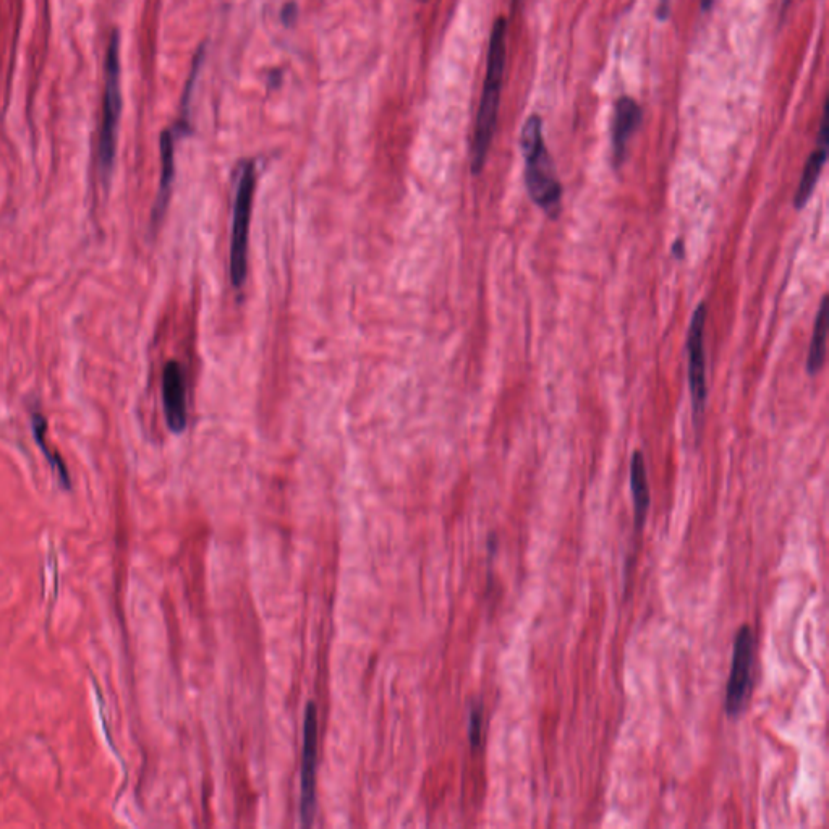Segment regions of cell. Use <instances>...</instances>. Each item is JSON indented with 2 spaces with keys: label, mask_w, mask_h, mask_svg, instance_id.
<instances>
[{
  "label": "cell",
  "mask_w": 829,
  "mask_h": 829,
  "mask_svg": "<svg viewBox=\"0 0 829 829\" xmlns=\"http://www.w3.org/2000/svg\"><path fill=\"white\" fill-rule=\"evenodd\" d=\"M506 36L507 23L504 18L494 22L489 38L488 65H486L485 85L478 107L477 125L472 143V172L480 174L488 158L491 141L498 125L499 103H501L502 83L506 70Z\"/></svg>",
  "instance_id": "cell-1"
},
{
  "label": "cell",
  "mask_w": 829,
  "mask_h": 829,
  "mask_svg": "<svg viewBox=\"0 0 829 829\" xmlns=\"http://www.w3.org/2000/svg\"><path fill=\"white\" fill-rule=\"evenodd\" d=\"M255 164L248 161L240 171L237 192H235L234 219H232V240H230V281L240 289L247 279L248 234H250L251 208L255 196Z\"/></svg>",
  "instance_id": "cell-4"
},
{
  "label": "cell",
  "mask_w": 829,
  "mask_h": 829,
  "mask_svg": "<svg viewBox=\"0 0 829 829\" xmlns=\"http://www.w3.org/2000/svg\"><path fill=\"white\" fill-rule=\"evenodd\" d=\"M161 182L153 208V226H158L171 200L172 183L175 177V133L166 130L161 135Z\"/></svg>",
  "instance_id": "cell-11"
},
{
  "label": "cell",
  "mask_w": 829,
  "mask_h": 829,
  "mask_svg": "<svg viewBox=\"0 0 829 829\" xmlns=\"http://www.w3.org/2000/svg\"><path fill=\"white\" fill-rule=\"evenodd\" d=\"M826 336H828V297H823L818 308L812 342L808 350L807 373L815 376L820 373L826 360Z\"/></svg>",
  "instance_id": "cell-13"
},
{
  "label": "cell",
  "mask_w": 829,
  "mask_h": 829,
  "mask_svg": "<svg viewBox=\"0 0 829 829\" xmlns=\"http://www.w3.org/2000/svg\"><path fill=\"white\" fill-rule=\"evenodd\" d=\"M630 489H632V498H634L635 525L640 530L647 522L651 502L645 457L640 451L634 452L632 462H630Z\"/></svg>",
  "instance_id": "cell-12"
},
{
  "label": "cell",
  "mask_w": 829,
  "mask_h": 829,
  "mask_svg": "<svg viewBox=\"0 0 829 829\" xmlns=\"http://www.w3.org/2000/svg\"><path fill=\"white\" fill-rule=\"evenodd\" d=\"M684 253V242H682V240H677V242L672 245V255L676 256L677 260H684Z\"/></svg>",
  "instance_id": "cell-17"
},
{
  "label": "cell",
  "mask_w": 829,
  "mask_h": 829,
  "mask_svg": "<svg viewBox=\"0 0 829 829\" xmlns=\"http://www.w3.org/2000/svg\"><path fill=\"white\" fill-rule=\"evenodd\" d=\"M643 112L629 96L619 99L614 109L613 128H611V141H613L614 164L621 166L624 162L627 145L630 138L634 137L638 127L642 124Z\"/></svg>",
  "instance_id": "cell-10"
},
{
  "label": "cell",
  "mask_w": 829,
  "mask_h": 829,
  "mask_svg": "<svg viewBox=\"0 0 829 829\" xmlns=\"http://www.w3.org/2000/svg\"><path fill=\"white\" fill-rule=\"evenodd\" d=\"M705 323L706 305L700 303L690 321L689 337H687V353H689V389L692 399L693 421L695 426L703 420L706 402V360H705Z\"/></svg>",
  "instance_id": "cell-6"
},
{
  "label": "cell",
  "mask_w": 829,
  "mask_h": 829,
  "mask_svg": "<svg viewBox=\"0 0 829 829\" xmlns=\"http://www.w3.org/2000/svg\"><path fill=\"white\" fill-rule=\"evenodd\" d=\"M316 745H318V711L310 702L305 711L303 727L302 774H300V818L303 826H311L316 810Z\"/></svg>",
  "instance_id": "cell-7"
},
{
  "label": "cell",
  "mask_w": 829,
  "mask_h": 829,
  "mask_svg": "<svg viewBox=\"0 0 829 829\" xmlns=\"http://www.w3.org/2000/svg\"><path fill=\"white\" fill-rule=\"evenodd\" d=\"M669 0H659L658 18L659 20H666L669 15Z\"/></svg>",
  "instance_id": "cell-18"
},
{
  "label": "cell",
  "mask_w": 829,
  "mask_h": 829,
  "mask_svg": "<svg viewBox=\"0 0 829 829\" xmlns=\"http://www.w3.org/2000/svg\"><path fill=\"white\" fill-rule=\"evenodd\" d=\"M46 426V420H44L43 415H41V413H33V417H31V428H33V436H35L36 443H38L39 449L43 451L47 462H49L51 467L54 468V472H56L57 477H59L62 486H64V488H70V477L69 472H67V467H65V464L62 462L59 455L47 447L46 439H44V434H46Z\"/></svg>",
  "instance_id": "cell-14"
},
{
  "label": "cell",
  "mask_w": 829,
  "mask_h": 829,
  "mask_svg": "<svg viewBox=\"0 0 829 829\" xmlns=\"http://www.w3.org/2000/svg\"><path fill=\"white\" fill-rule=\"evenodd\" d=\"M753 658H755V635L750 625H742L734 638L731 674L726 685L724 710L729 718H737L749 702Z\"/></svg>",
  "instance_id": "cell-5"
},
{
  "label": "cell",
  "mask_w": 829,
  "mask_h": 829,
  "mask_svg": "<svg viewBox=\"0 0 829 829\" xmlns=\"http://www.w3.org/2000/svg\"><path fill=\"white\" fill-rule=\"evenodd\" d=\"M483 737V703H473L468 716V739L472 749H478Z\"/></svg>",
  "instance_id": "cell-15"
},
{
  "label": "cell",
  "mask_w": 829,
  "mask_h": 829,
  "mask_svg": "<svg viewBox=\"0 0 829 829\" xmlns=\"http://www.w3.org/2000/svg\"><path fill=\"white\" fill-rule=\"evenodd\" d=\"M119 31H112L109 46L106 52L104 65V99L103 125L99 137V166L104 177H111L114 167L115 148H117V127H119L120 107V60H119Z\"/></svg>",
  "instance_id": "cell-3"
},
{
  "label": "cell",
  "mask_w": 829,
  "mask_h": 829,
  "mask_svg": "<svg viewBox=\"0 0 829 829\" xmlns=\"http://www.w3.org/2000/svg\"><path fill=\"white\" fill-rule=\"evenodd\" d=\"M520 148L525 158V185L538 208L549 217L561 213L562 187L557 180L554 162L543 140L540 115H530L520 133Z\"/></svg>",
  "instance_id": "cell-2"
},
{
  "label": "cell",
  "mask_w": 829,
  "mask_h": 829,
  "mask_svg": "<svg viewBox=\"0 0 829 829\" xmlns=\"http://www.w3.org/2000/svg\"><path fill=\"white\" fill-rule=\"evenodd\" d=\"M295 15H297V7L295 4H287L282 10V20H284L285 25H290V18L294 20Z\"/></svg>",
  "instance_id": "cell-16"
},
{
  "label": "cell",
  "mask_w": 829,
  "mask_h": 829,
  "mask_svg": "<svg viewBox=\"0 0 829 829\" xmlns=\"http://www.w3.org/2000/svg\"><path fill=\"white\" fill-rule=\"evenodd\" d=\"M162 404L169 430L175 434L187 430V384L182 366L175 360L167 363L162 371Z\"/></svg>",
  "instance_id": "cell-8"
},
{
  "label": "cell",
  "mask_w": 829,
  "mask_h": 829,
  "mask_svg": "<svg viewBox=\"0 0 829 829\" xmlns=\"http://www.w3.org/2000/svg\"><path fill=\"white\" fill-rule=\"evenodd\" d=\"M828 145H829V128H828V103L825 104V111H823V119H821L820 133H818L817 149L810 154L807 164H805L804 174L800 179L797 193L794 196L795 209H804L807 206L808 200L812 198L815 187H817L818 180H820L821 172L828 161Z\"/></svg>",
  "instance_id": "cell-9"
},
{
  "label": "cell",
  "mask_w": 829,
  "mask_h": 829,
  "mask_svg": "<svg viewBox=\"0 0 829 829\" xmlns=\"http://www.w3.org/2000/svg\"><path fill=\"white\" fill-rule=\"evenodd\" d=\"M713 5H715V0H700V7H702L703 12H710Z\"/></svg>",
  "instance_id": "cell-19"
}]
</instances>
